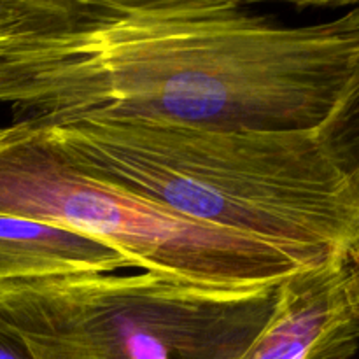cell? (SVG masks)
Returning <instances> with one entry per match:
<instances>
[{"instance_id":"cell-3","label":"cell","mask_w":359,"mask_h":359,"mask_svg":"<svg viewBox=\"0 0 359 359\" xmlns=\"http://www.w3.org/2000/svg\"><path fill=\"white\" fill-rule=\"evenodd\" d=\"M279 284L230 290L151 270L34 277L0 283V323L35 359H242Z\"/></svg>"},{"instance_id":"cell-4","label":"cell","mask_w":359,"mask_h":359,"mask_svg":"<svg viewBox=\"0 0 359 359\" xmlns=\"http://www.w3.org/2000/svg\"><path fill=\"white\" fill-rule=\"evenodd\" d=\"M0 216L90 235L123 252L137 270L205 286L259 287L321 266L97 181L21 121L0 126Z\"/></svg>"},{"instance_id":"cell-2","label":"cell","mask_w":359,"mask_h":359,"mask_svg":"<svg viewBox=\"0 0 359 359\" xmlns=\"http://www.w3.org/2000/svg\"><path fill=\"white\" fill-rule=\"evenodd\" d=\"M34 128L90 177L186 219L279 245L312 265L359 256V202L318 132L140 119Z\"/></svg>"},{"instance_id":"cell-5","label":"cell","mask_w":359,"mask_h":359,"mask_svg":"<svg viewBox=\"0 0 359 359\" xmlns=\"http://www.w3.org/2000/svg\"><path fill=\"white\" fill-rule=\"evenodd\" d=\"M359 349V256L279 284L272 319L242 359H351Z\"/></svg>"},{"instance_id":"cell-6","label":"cell","mask_w":359,"mask_h":359,"mask_svg":"<svg viewBox=\"0 0 359 359\" xmlns=\"http://www.w3.org/2000/svg\"><path fill=\"white\" fill-rule=\"evenodd\" d=\"M135 269L98 238L39 221L0 216V283L72 272Z\"/></svg>"},{"instance_id":"cell-7","label":"cell","mask_w":359,"mask_h":359,"mask_svg":"<svg viewBox=\"0 0 359 359\" xmlns=\"http://www.w3.org/2000/svg\"><path fill=\"white\" fill-rule=\"evenodd\" d=\"M318 137L333 167L353 189L359 182V86L318 130Z\"/></svg>"},{"instance_id":"cell-8","label":"cell","mask_w":359,"mask_h":359,"mask_svg":"<svg viewBox=\"0 0 359 359\" xmlns=\"http://www.w3.org/2000/svg\"><path fill=\"white\" fill-rule=\"evenodd\" d=\"M0 359H35L27 342L9 326L0 323Z\"/></svg>"},{"instance_id":"cell-1","label":"cell","mask_w":359,"mask_h":359,"mask_svg":"<svg viewBox=\"0 0 359 359\" xmlns=\"http://www.w3.org/2000/svg\"><path fill=\"white\" fill-rule=\"evenodd\" d=\"M359 86V7L286 25L238 0H21L0 41L14 121L318 132Z\"/></svg>"},{"instance_id":"cell-10","label":"cell","mask_w":359,"mask_h":359,"mask_svg":"<svg viewBox=\"0 0 359 359\" xmlns=\"http://www.w3.org/2000/svg\"><path fill=\"white\" fill-rule=\"evenodd\" d=\"M353 193H354V196H356V200L359 202V182L353 188Z\"/></svg>"},{"instance_id":"cell-9","label":"cell","mask_w":359,"mask_h":359,"mask_svg":"<svg viewBox=\"0 0 359 359\" xmlns=\"http://www.w3.org/2000/svg\"><path fill=\"white\" fill-rule=\"evenodd\" d=\"M21 14V0H0V41L16 25Z\"/></svg>"}]
</instances>
